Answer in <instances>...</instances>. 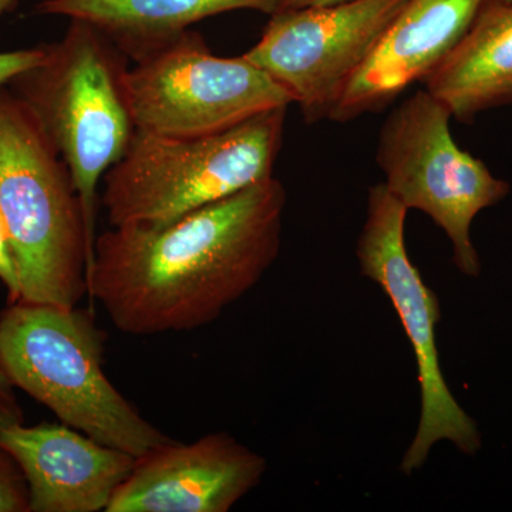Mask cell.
Returning <instances> with one entry per match:
<instances>
[{
	"mask_svg": "<svg viewBox=\"0 0 512 512\" xmlns=\"http://www.w3.org/2000/svg\"><path fill=\"white\" fill-rule=\"evenodd\" d=\"M286 201L271 177L164 228L111 227L96 238L87 293L128 335L210 325L274 265Z\"/></svg>",
	"mask_w": 512,
	"mask_h": 512,
	"instance_id": "cell-1",
	"label": "cell"
},
{
	"mask_svg": "<svg viewBox=\"0 0 512 512\" xmlns=\"http://www.w3.org/2000/svg\"><path fill=\"white\" fill-rule=\"evenodd\" d=\"M0 215L18 265L20 302L73 309L90 265L72 175L28 103L0 87Z\"/></svg>",
	"mask_w": 512,
	"mask_h": 512,
	"instance_id": "cell-2",
	"label": "cell"
},
{
	"mask_svg": "<svg viewBox=\"0 0 512 512\" xmlns=\"http://www.w3.org/2000/svg\"><path fill=\"white\" fill-rule=\"evenodd\" d=\"M286 110L256 114L201 137L134 130L123 156L103 178L111 227L158 229L274 177Z\"/></svg>",
	"mask_w": 512,
	"mask_h": 512,
	"instance_id": "cell-3",
	"label": "cell"
},
{
	"mask_svg": "<svg viewBox=\"0 0 512 512\" xmlns=\"http://www.w3.org/2000/svg\"><path fill=\"white\" fill-rule=\"evenodd\" d=\"M104 332L92 312L10 303L0 315V366L13 387L62 423L140 458L173 439L148 423L104 373Z\"/></svg>",
	"mask_w": 512,
	"mask_h": 512,
	"instance_id": "cell-4",
	"label": "cell"
},
{
	"mask_svg": "<svg viewBox=\"0 0 512 512\" xmlns=\"http://www.w3.org/2000/svg\"><path fill=\"white\" fill-rule=\"evenodd\" d=\"M126 70L121 50L109 37L89 23L70 20L62 39L46 45L42 63L10 83L35 111L72 175L86 227L87 272L94 259L100 181L136 130L124 93Z\"/></svg>",
	"mask_w": 512,
	"mask_h": 512,
	"instance_id": "cell-5",
	"label": "cell"
},
{
	"mask_svg": "<svg viewBox=\"0 0 512 512\" xmlns=\"http://www.w3.org/2000/svg\"><path fill=\"white\" fill-rule=\"evenodd\" d=\"M450 110L427 90L396 107L384 121L376 161L384 185L407 210L429 215L446 232L461 274L478 278L481 261L471 225L481 211L508 197L510 183L457 146Z\"/></svg>",
	"mask_w": 512,
	"mask_h": 512,
	"instance_id": "cell-6",
	"label": "cell"
},
{
	"mask_svg": "<svg viewBox=\"0 0 512 512\" xmlns=\"http://www.w3.org/2000/svg\"><path fill=\"white\" fill-rule=\"evenodd\" d=\"M134 62L124 73V93L134 128L144 133L210 136L293 103L264 70L242 56L214 55L191 30Z\"/></svg>",
	"mask_w": 512,
	"mask_h": 512,
	"instance_id": "cell-7",
	"label": "cell"
},
{
	"mask_svg": "<svg viewBox=\"0 0 512 512\" xmlns=\"http://www.w3.org/2000/svg\"><path fill=\"white\" fill-rule=\"evenodd\" d=\"M407 212L386 185H373L367 195L366 221L356 256L362 275L379 285L392 301L416 356L420 420L400 463V471L412 476L426 464L440 441H450L461 453L474 456L481 450L483 439L476 421L458 404L444 379L436 340L440 302L407 254Z\"/></svg>",
	"mask_w": 512,
	"mask_h": 512,
	"instance_id": "cell-8",
	"label": "cell"
},
{
	"mask_svg": "<svg viewBox=\"0 0 512 512\" xmlns=\"http://www.w3.org/2000/svg\"><path fill=\"white\" fill-rule=\"evenodd\" d=\"M407 0H352L278 10L242 57L299 104L308 123L328 119L350 77Z\"/></svg>",
	"mask_w": 512,
	"mask_h": 512,
	"instance_id": "cell-9",
	"label": "cell"
},
{
	"mask_svg": "<svg viewBox=\"0 0 512 512\" xmlns=\"http://www.w3.org/2000/svg\"><path fill=\"white\" fill-rule=\"evenodd\" d=\"M265 471V458L227 433L174 440L138 458L106 512H228Z\"/></svg>",
	"mask_w": 512,
	"mask_h": 512,
	"instance_id": "cell-10",
	"label": "cell"
},
{
	"mask_svg": "<svg viewBox=\"0 0 512 512\" xmlns=\"http://www.w3.org/2000/svg\"><path fill=\"white\" fill-rule=\"evenodd\" d=\"M485 0H407L350 77L329 120L349 121L389 106L456 49Z\"/></svg>",
	"mask_w": 512,
	"mask_h": 512,
	"instance_id": "cell-11",
	"label": "cell"
},
{
	"mask_svg": "<svg viewBox=\"0 0 512 512\" xmlns=\"http://www.w3.org/2000/svg\"><path fill=\"white\" fill-rule=\"evenodd\" d=\"M0 447L26 478L30 512L106 511L138 460L64 423L0 426Z\"/></svg>",
	"mask_w": 512,
	"mask_h": 512,
	"instance_id": "cell-12",
	"label": "cell"
},
{
	"mask_svg": "<svg viewBox=\"0 0 512 512\" xmlns=\"http://www.w3.org/2000/svg\"><path fill=\"white\" fill-rule=\"evenodd\" d=\"M424 83L463 123L512 106V3L485 0L456 49Z\"/></svg>",
	"mask_w": 512,
	"mask_h": 512,
	"instance_id": "cell-13",
	"label": "cell"
},
{
	"mask_svg": "<svg viewBox=\"0 0 512 512\" xmlns=\"http://www.w3.org/2000/svg\"><path fill=\"white\" fill-rule=\"evenodd\" d=\"M37 13L89 23L138 59L201 20L256 10L274 15L276 0H40Z\"/></svg>",
	"mask_w": 512,
	"mask_h": 512,
	"instance_id": "cell-14",
	"label": "cell"
},
{
	"mask_svg": "<svg viewBox=\"0 0 512 512\" xmlns=\"http://www.w3.org/2000/svg\"><path fill=\"white\" fill-rule=\"evenodd\" d=\"M29 488L13 457L0 447V512H29Z\"/></svg>",
	"mask_w": 512,
	"mask_h": 512,
	"instance_id": "cell-15",
	"label": "cell"
},
{
	"mask_svg": "<svg viewBox=\"0 0 512 512\" xmlns=\"http://www.w3.org/2000/svg\"><path fill=\"white\" fill-rule=\"evenodd\" d=\"M45 56L46 46L0 52V87L12 83L20 74L42 63Z\"/></svg>",
	"mask_w": 512,
	"mask_h": 512,
	"instance_id": "cell-16",
	"label": "cell"
},
{
	"mask_svg": "<svg viewBox=\"0 0 512 512\" xmlns=\"http://www.w3.org/2000/svg\"><path fill=\"white\" fill-rule=\"evenodd\" d=\"M0 281L8 289L9 303L20 302L22 288H20L18 265H16L8 228L2 215H0Z\"/></svg>",
	"mask_w": 512,
	"mask_h": 512,
	"instance_id": "cell-17",
	"label": "cell"
},
{
	"mask_svg": "<svg viewBox=\"0 0 512 512\" xmlns=\"http://www.w3.org/2000/svg\"><path fill=\"white\" fill-rule=\"evenodd\" d=\"M23 423V412L13 393L12 383L0 366V426Z\"/></svg>",
	"mask_w": 512,
	"mask_h": 512,
	"instance_id": "cell-18",
	"label": "cell"
},
{
	"mask_svg": "<svg viewBox=\"0 0 512 512\" xmlns=\"http://www.w3.org/2000/svg\"><path fill=\"white\" fill-rule=\"evenodd\" d=\"M276 2H278V10H288L311 8V6H333L352 2V0H276Z\"/></svg>",
	"mask_w": 512,
	"mask_h": 512,
	"instance_id": "cell-19",
	"label": "cell"
},
{
	"mask_svg": "<svg viewBox=\"0 0 512 512\" xmlns=\"http://www.w3.org/2000/svg\"><path fill=\"white\" fill-rule=\"evenodd\" d=\"M18 0H0V20L13 8Z\"/></svg>",
	"mask_w": 512,
	"mask_h": 512,
	"instance_id": "cell-20",
	"label": "cell"
},
{
	"mask_svg": "<svg viewBox=\"0 0 512 512\" xmlns=\"http://www.w3.org/2000/svg\"><path fill=\"white\" fill-rule=\"evenodd\" d=\"M501 2L512 3V0H501Z\"/></svg>",
	"mask_w": 512,
	"mask_h": 512,
	"instance_id": "cell-21",
	"label": "cell"
}]
</instances>
